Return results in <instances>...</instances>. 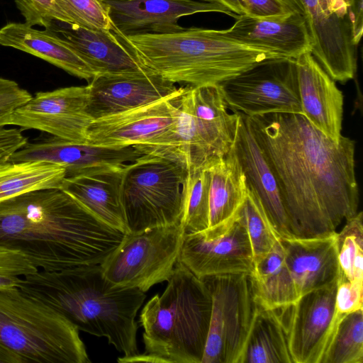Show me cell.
Instances as JSON below:
<instances>
[{"instance_id": "obj_37", "label": "cell", "mask_w": 363, "mask_h": 363, "mask_svg": "<svg viewBox=\"0 0 363 363\" xmlns=\"http://www.w3.org/2000/svg\"><path fill=\"white\" fill-rule=\"evenodd\" d=\"M16 6L29 26H40L56 19L67 22L66 18L55 0H15Z\"/></svg>"}, {"instance_id": "obj_36", "label": "cell", "mask_w": 363, "mask_h": 363, "mask_svg": "<svg viewBox=\"0 0 363 363\" xmlns=\"http://www.w3.org/2000/svg\"><path fill=\"white\" fill-rule=\"evenodd\" d=\"M38 270L19 247L0 240V289L18 287L22 277Z\"/></svg>"}, {"instance_id": "obj_24", "label": "cell", "mask_w": 363, "mask_h": 363, "mask_svg": "<svg viewBox=\"0 0 363 363\" xmlns=\"http://www.w3.org/2000/svg\"><path fill=\"white\" fill-rule=\"evenodd\" d=\"M239 122L233 150L245 174L247 186L260 201L279 238L293 237L275 178L257 143L246 116Z\"/></svg>"}, {"instance_id": "obj_43", "label": "cell", "mask_w": 363, "mask_h": 363, "mask_svg": "<svg viewBox=\"0 0 363 363\" xmlns=\"http://www.w3.org/2000/svg\"><path fill=\"white\" fill-rule=\"evenodd\" d=\"M0 362H23L22 359L7 346L0 342Z\"/></svg>"}, {"instance_id": "obj_47", "label": "cell", "mask_w": 363, "mask_h": 363, "mask_svg": "<svg viewBox=\"0 0 363 363\" xmlns=\"http://www.w3.org/2000/svg\"><path fill=\"white\" fill-rule=\"evenodd\" d=\"M199 1H208V2H213V0H199Z\"/></svg>"}, {"instance_id": "obj_12", "label": "cell", "mask_w": 363, "mask_h": 363, "mask_svg": "<svg viewBox=\"0 0 363 363\" xmlns=\"http://www.w3.org/2000/svg\"><path fill=\"white\" fill-rule=\"evenodd\" d=\"M178 262L199 278L251 274L254 269L252 250L238 213L225 224L185 233Z\"/></svg>"}, {"instance_id": "obj_9", "label": "cell", "mask_w": 363, "mask_h": 363, "mask_svg": "<svg viewBox=\"0 0 363 363\" xmlns=\"http://www.w3.org/2000/svg\"><path fill=\"white\" fill-rule=\"evenodd\" d=\"M184 234L181 223L125 233L101 264L103 273L116 285L145 293L172 274Z\"/></svg>"}, {"instance_id": "obj_45", "label": "cell", "mask_w": 363, "mask_h": 363, "mask_svg": "<svg viewBox=\"0 0 363 363\" xmlns=\"http://www.w3.org/2000/svg\"><path fill=\"white\" fill-rule=\"evenodd\" d=\"M294 11L301 13L303 15L304 10L301 0H283Z\"/></svg>"}, {"instance_id": "obj_10", "label": "cell", "mask_w": 363, "mask_h": 363, "mask_svg": "<svg viewBox=\"0 0 363 363\" xmlns=\"http://www.w3.org/2000/svg\"><path fill=\"white\" fill-rule=\"evenodd\" d=\"M201 279L210 290L213 301L201 363H238L257 306L250 274H221Z\"/></svg>"}, {"instance_id": "obj_39", "label": "cell", "mask_w": 363, "mask_h": 363, "mask_svg": "<svg viewBox=\"0 0 363 363\" xmlns=\"http://www.w3.org/2000/svg\"><path fill=\"white\" fill-rule=\"evenodd\" d=\"M31 97V94L15 81L0 77V111H13Z\"/></svg>"}, {"instance_id": "obj_21", "label": "cell", "mask_w": 363, "mask_h": 363, "mask_svg": "<svg viewBox=\"0 0 363 363\" xmlns=\"http://www.w3.org/2000/svg\"><path fill=\"white\" fill-rule=\"evenodd\" d=\"M45 28L61 38L96 75L146 69L113 29H87L56 19L50 21Z\"/></svg>"}, {"instance_id": "obj_4", "label": "cell", "mask_w": 363, "mask_h": 363, "mask_svg": "<svg viewBox=\"0 0 363 363\" xmlns=\"http://www.w3.org/2000/svg\"><path fill=\"white\" fill-rule=\"evenodd\" d=\"M116 33L146 69L174 84H218L263 62L287 58L232 39L222 30L184 28L130 36Z\"/></svg>"}, {"instance_id": "obj_17", "label": "cell", "mask_w": 363, "mask_h": 363, "mask_svg": "<svg viewBox=\"0 0 363 363\" xmlns=\"http://www.w3.org/2000/svg\"><path fill=\"white\" fill-rule=\"evenodd\" d=\"M87 86V112L93 120L154 102L180 89L147 69L98 74Z\"/></svg>"}, {"instance_id": "obj_22", "label": "cell", "mask_w": 363, "mask_h": 363, "mask_svg": "<svg viewBox=\"0 0 363 363\" xmlns=\"http://www.w3.org/2000/svg\"><path fill=\"white\" fill-rule=\"evenodd\" d=\"M223 33L237 41L273 50L296 59L311 51V40L304 16L293 11L281 16L240 15Z\"/></svg>"}, {"instance_id": "obj_29", "label": "cell", "mask_w": 363, "mask_h": 363, "mask_svg": "<svg viewBox=\"0 0 363 363\" xmlns=\"http://www.w3.org/2000/svg\"><path fill=\"white\" fill-rule=\"evenodd\" d=\"M238 363H294L280 315L259 306Z\"/></svg>"}, {"instance_id": "obj_26", "label": "cell", "mask_w": 363, "mask_h": 363, "mask_svg": "<svg viewBox=\"0 0 363 363\" xmlns=\"http://www.w3.org/2000/svg\"><path fill=\"white\" fill-rule=\"evenodd\" d=\"M0 45L41 58L69 74L91 81L96 74L52 31L38 30L25 23H9L0 28Z\"/></svg>"}, {"instance_id": "obj_3", "label": "cell", "mask_w": 363, "mask_h": 363, "mask_svg": "<svg viewBox=\"0 0 363 363\" xmlns=\"http://www.w3.org/2000/svg\"><path fill=\"white\" fill-rule=\"evenodd\" d=\"M18 288L56 309L79 330L106 337L123 357L139 353L135 317L145 294L114 284L104 276L101 264L55 272L39 269L22 277Z\"/></svg>"}, {"instance_id": "obj_34", "label": "cell", "mask_w": 363, "mask_h": 363, "mask_svg": "<svg viewBox=\"0 0 363 363\" xmlns=\"http://www.w3.org/2000/svg\"><path fill=\"white\" fill-rule=\"evenodd\" d=\"M363 213L347 218L337 233L339 275L363 283Z\"/></svg>"}, {"instance_id": "obj_30", "label": "cell", "mask_w": 363, "mask_h": 363, "mask_svg": "<svg viewBox=\"0 0 363 363\" xmlns=\"http://www.w3.org/2000/svg\"><path fill=\"white\" fill-rule=\"evenodd\" d=\"M65 169L44 161L0 163V203L18 195L46 189H61Z\"/></svg>"}, {"instance_id": "obj_7", "label": "cell", "mask_w": 363, "mask_h": 363, "mask_svg": "<svg viewBox=\"0 0 363 363\" xmlns=\"http://www.w3.org/2000/svg\"><path fill=\"white\" fill-rule=\"evenodd\" d=\"M0 342L23 362H91L78 328L18 287L0 289Z\"/></svg>"}, {"instance_id": "obj_6", "label": "cell", "mask_w": 363, "mask_h": 363, "mask_svg": "<svg viewBox=\"0 0 363 363\" xmlns=\"http://www.w3.org/2000/svg\"><path fill=\"white\" fill-rule=\"evenodd\" d=\"M177 122L142 147L145 155L176 162L187 170L208 168L231 150L239 122L230 113L219 84L187 85L179 98Z\"/></svg>"}, {"instance_id": "obj_11", "label": "cell", "mask_w": 363, "mask_h": 363, "mask_svg": "<svg viewBox=\"0 0 363 363\" xmlns=\"http://www.w3.org/2000/svg\"><path fill=\"white\" fill-rule=\"evenodd\" d=\"M218 84L233 112L302 114L295 59L267 61Z\"/></svg>"}, {"instance_id": "obj_18", "label": "cell", "mask_w": 363, "mask_h": 363, "mask_svg": "<svg viewBox=\"0 0 363 363\" xmlns=\"http://www.w3.org/2000/svg\"><path fill=\"white\" fill-rule=\"evenodd\" d=\"M301 2L312 44L311 53L334 81L352 79L357 70V45L350 17L326 11L319 0Z\"/></svg>"}, {"instance_id": "obj_16", "label": "cell", "mask_w": 363, "mask_h": 363, "mask_svg": "<svg viewBox=\"0 0 363 363\" xmlns=\"http://www.w3.org/2000/svg\"><path fill=\"white\" fill-rule=\"evenodd\" d=\"M113 30L130 36L145 33H169L182 27L178 21L199 13H221L237 18L224 6L199 0H104Z\"/></svg>"}, {"instance_id": "obj_33", "label": "cell", "mask_w": 363, "mask_h": 363, "mask_svg": "<svg viewBox=\"0 0 363 363\" xmlns=\"http://www.w3.org/2000/svg\"><path fill=\"white\" fill-rule=\"evenodd\" d=\"M237 213L246 229L255 262L271 251L279 236L260 201L248 187L245 199Z\"/></svg>"}, {"instance_id": "obj_1", "label": "cell", "mask_w": 363, "mask_h": 363, "mask_svg": "<svg viewBox=\"0 0 363 363\" xmlns=\"http://www.w3.org/2000/svg\"><path fill=\"white\" fill-rule=\"evenodd\" d=\"M277 183L293 237L330 235L357 213L355 142L328 137L301 113L247 116Z\"/></svg>"}, {"instance_id": "obj_8", "label": "cell", "mask_w": 363, "mask_h": 363, "mask_svg": "<svg viewBox=\"0 0 363 363\" xmlns=\"http://www.w3.org/2000/svg\"><path fill=\"white\" fill-rule=\"evenodd\" d=\"M187 174L179 163L152 155L127 164L122 203L128 233L180 223Z\"/></svg>"}, {"instance_id": "obj_23", "label": "cell", "mask_w": 363, "mask_h": 363, "mask_svg": "<svg viewBox=\"0 0 363 363\" xmlns=\"http://www.w3.org/2000/svg\"><path fill=\"white\" fill-rule=\"evenodd\" d=\"M298 298L338 279L337 233L311 238H279Z\"/></svg>"}, {"instance_id": "obj_35", "label": "cell", "mask_w": 363, "mask_h": 363, "mask_svg": "<svg viewBox=\"0 0 363 363\" xmlns=\"http://www.w3.org/2000/svg\"><path fill=\"white\" fill-rule=\"evenodd\" d=\"M67 23L91 30H112L104 0H55Z\"/></svg>"}, {"instance_id": "obj_2", "label": "cell", "mask_w": 363, "mask_h": 363, "mask_svg": "<svg viewBox=\"0 0 363 363\" xmlns=\"http://www.w3.org/2000/svg\"><path fill=\"white\" fill-rule=\"evenodd\" d=\"M125 234L61 189L36 190L0 203V240L19 247L41 270L101 264Z\"/></svg>"}, {"instance_id": "obj_14", "label": "cell", "mask_w": 363, "mask_h": 363, "mask_svg": "<svg viewBox=\"0 0 363 363\" xmlns=\"http://www.w3.org/2000/svg\"><path fill=\"white\" fill-rule=\"evenodd\" d=\"M88 86L39 91L11 114L9 125L38 130L53 137L86 143L93 119L87 112Z\"/></svg>"}, {"instance_id": "obj_5", "label": "cell", "mask_w": 363, "mask_h": 363, "mask_svg": "<svg viewBox=\"0 0 363 363\" xmlns=\"http://www.w3.org/2000/svg\"><path fill=\"white\" fill-rule=\"evenodd\" d=\"M167 282L140 315L145 353L166 363H201L212 311L210 290L178 261Z\"/></svg>"}, {"instance_id": "obj_13", "label": "cell", "mask_w": 363, "mask_h": 363, "mask_svg": "<svg viewBox=\"0 0 363 363\" xmlns=\"http://www.w3.org/2000/svg\"><path fill=\"white\" fill-rule=\"evenodd\" d=\"M337 279L281 308L286 313L281 320L294 363L320 362L343 316L335 308Z\"/></svg>"}, {"instance_id": "obj_25", "label": "cell", "mask_w": 363, "mask_h": 363, "mask_svg": "<svg viewBox=\"0 0 363 363\" xmlns=\"http://www.w3.org/2000/svg\"><path fill=\"white\" fill-rule=\"evenodd\" d=\"M127 164L65 177L61 189L105 224L128 233L122 203V185Z\"/></svg>"}, {"instance_id": "obj_28", "label": "cell", "mask_w": 363, "mask_h": 363, "mask_svg": "<svg viewBox=\"0 0 363 363\" xmlns=\"http://www.w3.org/2000/svg\"><path fill=\"white\" fill-rule=\"evenodd\" d=\"M250 280L254 300L262 308L278 310L298 299L279 239L268 254L254 262Z\"/></svg>"}, {"instance_id": "obj_20", "label": "cell", "mask_w": 363, "mask_h": 363, "mask_svg": "<svg viewBox=\"0 0 363 363\" xmlns=\"http://www.w3.org/2000/svg\"><path fill=\"white\" fill-rule=\"evenodd\" d=\"M302 114L316 128L339 143L342 137L344 96L312 54L295 59Z\"/></svg>"}, {"instance_id": "obj_19", "label": "cell", "mask_w": 363, "mask_h": 363, "mask_svg": "<svg viewBox=\"0 0 363 363\" xmlns=\"http://www.w3.org/2000/svg\"><path fill=\"white\" fill-rule=\"evenodd\" d=\"M143 155L134 147H106L55 137L27 142L9 162L44 161L62 167L66 177L134 162Z\"/></svg>"}, {"instance_id": "obj_31", "label": "cell", "mask_w": 363, "mask_h": 363, "mask_svg": "<svg viewBox=\"0 0 363 363\" xmlns=\"http://www.w3.org/2000/svg\"><path fill=\"white\" fill-rule=\"evenodd\" d=\"M209 186L208 168L188 170L180 220L185 233L201 231L208 227Z\"/></svg>"}, {"instance_id": "obj_40", "label": "cell", "mask_w": 363, "mask_h": 363, "mask_svg": "<svg viewBox=\"0 0 363 363\" xmlns=\"http://www.w3.org/2000/svg\"><path fill=\"white\" fill-rule=\"evenodd\" d=\"M245 15L274 16L289 13L294 11L283 0H238Z\"/></svg>"}, {"instance_id": "obj_41", "label": "cell", "mask_w": 363, "mask_h": 363, "mask_svg": "<svg viewBox=\"0 0 363 363\" xmlns=\"http://www.w3.org/2000/svg\"><path fill=\"white\" fill-rule=\"evenodd\" d=\"M27 142L21 129L0 128V163L8 162Z\"/></svg>"}, {"instance_id": "obj_27", "label": "cell", "mask_w": 363, "mask_h": 363, "mask_svg": "<svg viewBox=\"0 0 363 363\" xmlns=\"http://www.w3.org/2000/svg\"><path fill=\"white\" fill-rule=\"evenodd\" d=\"M210 175L208 227L230 221L247 196L245 174L233 148L208 167Z\"/></svg>"}, {"instance_id": "obj_15", "label": "cell", "mask_w": 363, "mask_h": 363, "mask_svg": "<svg viewBox=\"0 0 363 363\" xmlns=\"http://www.w3.org/2000/svg\"><path fill=\"white\" fill-rule=\"evenodd\" d=\"M184 89L154 102L94 119L86 143L106 147H125L150 143L168 131L180 115L179 98Z\"/></svg>"}, {"instance_id": "obj_38", "label": "cell", "mask_w": 363, "mask_h": 363, "mask_svg": "<svg viewBox=\"0 0 363 363\" xmlns=\"http://www.w3.org/2000/svg\"><path fill=\"white\" fill-rule=\"evenodd\" d=\"M337 313L346 315L363 308V283L338 276L335 296Z\"/></svg>"}, {"instance_id": "obj_44", "label": "cell", "mask_w": 363, "mask_h": 363, "mask_svg": "<svg viewBox=\"0 0 363 363\" xmlns=\"http://www.w3.org/2000/svg\"><path fill=\"white\" fill-rule=\"evenodd\" d=\"M213 2L218 3L225 7L228 8L230 11L236 15H244L245 11L241 6L238 0H213Z\"/></svg>"}, {"instance_id": "obj_32", "label": "cell", "mask_w": 363, "mask_h": 363, "mask_svg": "<svg viewBox=\"0 0 363 363\" xmlns=\"http://www.w3.org/2000/svg\"><path fill=\"white\" fill-rule=\"evenodd\" d=\"M320 363H363V308L340 318Z\"/></svg>"}, {"instance_id": "obj_42", "label": "cell", "mask_w": 363, "mask_h": 363, "mask_svg": "<svg viewBox=\"0 0 363 363\" xmlns=\"http://www.w3.org/2000/svg\"><path fill=\"white\" fill-rule=\"evenodd\" d=\"M323 8L328 12L341 18L349 16V0H319Z\"/></svg>"}, {"instance_id": "obj_46", "label": "cell", "mask_w": 363, "mask_h": 363, "mask_svg": "<svg viewBox=\"0 0 363 363\" xmlns=\"http://www.w3.org/2000/svg\"><path fill=\"white\" fill-rule=\"evenodd\" d=\"M12 111H0V128L9 125Z\"/></svg>"}]
</instances>
